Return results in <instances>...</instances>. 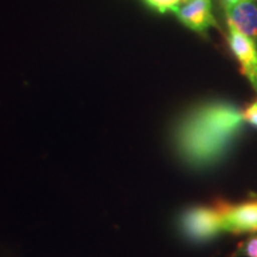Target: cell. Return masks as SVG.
I'll use <instances>...</instances> for the list:
<instances>
[{"label":"cell","mask_w":257,"mask_h":257,"mask_svg":"<svg viewBox=\"0 0 257 257\" xmlns=\"http://www.w3.org/2000/svg\"><path fill=\"white\" fill-rule=\"evenodd\" d=\"M146 2L148 3V5L152 6L156 11L165 14V12L168 11L174 12V10L178 8L182 0H146Z\"/></svg>","instance_id":"cell-8"},{"label":"cell","mask_w":257,"mask_h":257,"mask_svg":"<svg viewBox=\"0 0 257 257\" xmlns=\"http://www.w3.org/2000/svg\"><path fill=\"white\" fill-rule=\"evenodd\" d=\"M232 257H257V233L240 242Z\"/></svg>","instance_id":"cell-7"},{"label":"cell","mask_w":257,"mask_h":257,"mask_svg":"<svg viewBox=\"0 0 257 257\" xmlns=\"http://www.w3.org/2000/svg\"><path fill=\"white\" fill-rule=\"evenodd\" d=\"M227 28V43L231 53L239 64L240 73L257 93V42L244 35L229 22Z\"/></svg>","instance_id":"cell-4"},{"label":"cell","mask_w":257,"mask_h":257,"mask_svg":"<svg viewBox=\"0 0 257 257\" xmlns=\"http://www.w3.org/2000/svg\"><path fill=\"white\" fill-rule=\"evenodd\" d=\"M213 205L219 211L224 233H257V195L237 204L217 200Z\"/></svg>","instance_id":"cell-3"},{"label":"cell","mask_w":257,"mask_h":257,"mask_svg":"<svg viewBox=\"0 0 257 257\" xmlns=\"http://www.w3.org/2000/svg\"><path fill=\"white\" fill-rule=\"evenodd\" d=\"M225 12L229 23L257 42V0H240Z\"/></svg>","instance_id":"cell-6"},{"label":"cell","mask_w":257,"mask_h":257,"mask_svg":"<svg viewBox=\"0 0 257 257\" xmlns=\"http://www.w3.org/2000/svg\"><path fill=\"white\" fill-rule=\"evenodd\" d=\"M245 121L238 105L229 100L201 102L179 118L172 130L175 153L193 169L223 162L242 136Z\"/></svg>","instance_id":"cell-1"},{"label":"cell","mask_w":257,"mask_h":257,"mask_svg":"<svg viewBox=\"0 0 257 257\" xmlns=\"http://www.w3.org/2000/svg\"><path fill=\"white\" fill-rule=\"evenodd\" d=\"M243 118L245 123L257 127V98L246 105L243 110Z\"/></svg>","instance_id":"cell-9"},{"label":"cell","mask_w":257,"mask_h":257,"mask_svg":"<svg viewBox=\"0 0 257 257\" xmlns=\"http://www.w3.org/2000/svg\"><path fill=\"white\" fill-rule=\"evenodd\" d=\"M221 4H223V8L224 10L230 8V6H232L234 4H237V3L240 2V0H220Z\"/></svg>","instance_id":"cell-10"},{"label":"cell","mask_w":257,"mask_h":257,"mask_svg":"<svg viewBox=\"0 0 257 257\" xmlns=\"http://www.w3.org/2000/svg\"><path fill=\"white\" fill-rule=\"evenodd\" d=\"M174 14L182 24L193 31L204 32L217 27L212 12V0H182Z\"/></svg>","instance_id":"cell-5"},{"label":"cell","mask_w":257,"mask_h":257,"mask_svg":"<svg viewBox=\"0 0 257 257\" xmlns=\"http://www.w3.org/2000/svg\"><path fill=\"white\" fill-rule=\"evenodd\" d=\"M178 226L186 239L195 244L207 243L223 232L219 211L214 206H192L179 216Z\"/></svg>","instance_id":"cell-2"}]
</instances>
